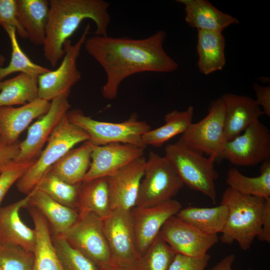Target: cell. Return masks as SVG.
<instances>
[{"label":"cell","instance_id":"cell-1","mask_svg":"<svg viewBox=\"0 0 270 270\" xmlns=\"http://www.w3.org/2000/svg\"><path fill=\"white\" fill-rule=\"evenodd\" d=\"M166 36L165 32L160 30L140 39L96 35L87 38L84 44L86 51L106 74V80L101 89L103 97L115 99L122 82L133 74L176 70L178 64L163 47Z\"/></svg>","mask_w":270,"mask_h":270},{"label":"cell","instance_id":"cell-2","mask_svg":"<svg viewBox=\"0 0 270 270\" xmlns=\"http://www.w3.org/2000/svg\"><path fill=\"white\" fill-rule=\"evenodd\" d=\"M44 46L45 58L54 68L62 58L65 42L86 19L96 26L94 34L108 36L110 3L104 0H50Z\"/></svg>","mask_w":270,"mask_h":270},{"label":"cell","instance_id":"cell-3","mask_svg":"<svg viewBox=\"0 0 270 270\" xmlns=\"http://www.w3.org/2000/svg\"><path fill=\"white\" fill-rule=\"evenodd\" d=\"M266 198L242 194L230 188L224 192L221 204L228 209V216L220 237L222 242L236 241L244 250H249L260 234Z\"/></svg>","mask_w":270,"mask_h":270},{"label":"cell","instance_id":"cell-4","mask_svg":"<svg viewBox=\"0 0 270 270\" xmlns=\"http://www.w3.org/2000/svg\"><path fill=\"white\" fill-rule=\"evenodd\" d=\"M165 158L184 184L202 193L214 204L216 200L214 181L218 174L214 168L216 158H206L180 138L165 147Z\"/></svg>","mask_w":270,"mask_h":270},{"label":"cell","instance_id":"cell-5","mask_svg":"<svg viewBox=\"0 0 270 270\" xmlns=\"http://www.w3.org/2000/svg\"><path fill=\"white\" fill-rule=\"evenodd\" d=\"M88 140V134L71 122L66 114L54 130L38 158L16 182L18 190L28 194L62 156L77 144Z\"/></svg>","mask_w":270,"mask_h":270},{"label":"cell","instance_id":"cell-6","mask_svg":"<svg viewBox=\"0 0 270 270\" xmlns=\"http://www.w3.org/2000/svg\"><path fill=\"white\" fill-rule=\"evenodd\" d=\"M68 120L85 131L89 141L95 146L120 142L136 146L144 149L142 136L151 129L145 121L138 119L136 113L132 114L127 120L120 122L99 121L86 116L79 109L69 110Z\"/></svg>","mask_w":270,"mask_h":270},{"label":"cell","instance_id":"cell-7","mask_svg":"<svg viewBox=\"0 0 270 270\" xmlns=\"http://www.w3.org/2000/svg\"><path fill=\"white\" fill-rule=\"evenodd\" d=\"M184 185L165 157L150 152L146 161L136 206H152L173 199Z\"/></svg>","mask_w":270,"mask_h":270},{"label":"cell","instance_id":"cell-8","mask_svg":"<svg viewBox=\"0 0 270 270\" xmlns=\"http://www.w3.org/2000/svg\"><path fill=\"white\" fill-rule=\"evenodd\" d=\"M104 235L110 255V266L137 270L138 253L130 210H115L103 220Z\"/></svg>","mask_w":270,"mask_h":270},{"label":"cell","instance_id":"cell-9","mask_svg":"<svg viewBox=\"0 0 270 270\" xmlns=\"http://www.w3.org/2000/svg\"><path fill=\"white\" fill-rule=\"evenodd\" d=\"M90 29L89 24L74 44L70 39L64 45V54L58 67L38 77V97L51 102L62 94L69 96L72 87L82 78L77 60Z\"/></svg>","mask_w":270,"mask_h":270},{"label":"cell","instance_id":"cell-10","mask_svg":"<svg viewBox=\"0 0 270 270\" xmlns=\"http://www.w3.org/2000/svg\"><path fill=\"white\" fill-rule=\"evenodd\" d=\"M225 108L222 96L212 101L208 114L192 123L180 138L190 148L208 156L220 158L226 142L224 134Z\"/></svg>","mask_w":270,"mask_h":270},{"label":"cell","instance_id":"cell-11","mask_svg":"<svg viewBox=\"0 0 270 270\" xmlns=\"http://www.w3.org/2000/svg\"><path fill=\"white\" fill-rule=\"evenodd\" d=\"M62 235L72 246L88 258L100 270L110 265V252L102 218L92 214L79 216Z\"/></svg>","mask_w":270,"mask_h":270},{"label":"cell","instance_id":"cell-12","mask_svg":"<svg viewBox=\"0 0 270 270\" xmlns=\"http://www.w3.org/2000/svg\"><path fill=\"white\" fill-rule=\"evenodd\" d=\"M236 166H254L270 159V132L259 120L227 142L220 157Z\"/></svg>","mask_w":270,"mask_h":270},{"label":"cell","instance_id":"cell-13","mask_svg":"<svg viewBox=\"0 0 270 270\" xmlns=\"http://www.w3.org/2000/svg\"><path fill=\"white\" fill-rule=\"evenodd\" d=\"M160 234L176 254L202 257L218 240V234L204 232L176 215L164 224Z\"/></svg>","mask_w":270,"mask_h":270},{"label":"cell","instance_id":"cell-14","mask_svg":"<svg viewBox=\"0 0 270 270\" xmlns=\"http://www.w3.org/2000/svg\"><path fill=\"white\" fill-rule=\"evenodd\" d=\"M68 96L62 94L53 99L46 113L29 126L26 138L19 144V152L14 160L24 162L36 159L54 130L70 110Z\"/></svg>","mask_w":270,"mask_h":270},{"label":"cell","instance_id":"cell-15","mask_svg":"<svg viewBox=\"0 0 270 270\" xmlns=\"http://www.w3.org/2000/svg\"><path fill=\"white\" fill-rule=\"evenodd\" d=\"M182 208L181 204L172 199L147 207L134 206L130 216L138 253L141 257L158 234L165 222Z\"/></svg>","mask_w":270,"mask_h":270},{"label":"cell","instance_id":"cell-16","mask_svg":"<svg viewBox=\"0 0 270 270\" xmlns=\"http://www.w3.org/2000/svg\"><path fill=\"white\" fill-rule=\"evenodd\" d=\"M146 159L140 157L107 177L112 210H130L136 206Z\"/></svg>","mask_w":270,"mask_h":270},{"label":"cell","instance_id":"cell-17","mask_svg":"<svg viewBox=\"0 0 270 270\" xmlns=\"http://www.w3.org/2000/svg\"><path fill=\"white\" fill-rule=\"evenodd\" d=\"M144 151L136 146L120 142L94 145L90 167L83 180L108 177L143 156Z\"/></svg>","mask_w":270,"mask_h":270},{"label":"cell","instance_id":"cell-18","mask_svg":"<svg viewBox=\"0 0 270 270\" xmlns=\"http://www.w3.org/2000/svg\"><path fill=\"white\" fill-rule=\"evenodd\" d=\"M50 102L38 98L18 107H0V138L2 143L12 145L30 122L44 115L50 109Z\"/></svg>","mask_w":270,"mask_h":270},{"label":"cell","instance_id":"cell-19","mask_svg":"<svg viewBox=\"0 0 270 270\" xmlns=\"http://www.w3.org/2000/svg\"><path fill=\"white\" fill-rule=\"evenodd\" d=\"M29 195L4 206L0 207V246L20 247L33 252L36 232L22 220L20 210L26 208Z\"/></svg>","mask_w":270,"mask_h":270},{"label":"cell","instance_id":"cell-20","mask_svg":"<svg viewBox=\"0 0 270 270\" xmlns=\"http://www.w3.org/2000/svg\"><path fill=\"white\" fill-rule=\"evenodd\" d=\"M222 98L225 108L224 134L226 142L240 134L264 114L255 100L249 96L226 94Z\"/></svg>","mask_w":270,"mask_h":270},{"label":"cell","instance_id":"cell-21","mask_svg":"<svg viewBox=\"0 0 270 270\" xmlns=\"http://www.w3.org/2000/svg\"><path fill=\"white\" fill-rule=\"evenodd\" d=\"M184 6L185 21L197 30L222 32L232 24H238L236 18L221 12L206 0H177Z\"/></svg>","mask_w":270,"mask_h":270},{"label":"cell","instance_id":"cell-22","mask_svg":"<svg viewBox=\"0 0 270 270\" xmlns=\"http://www.w3.org/2000/svg\"><path fill=\"white\" fill-rule=\"evenodd\" d=\"M28 204L36 208L46 220L52 234H64L79 218L76 209L62 205L43 192L34 189Z\"/></svg>","mask_w":270,"mask_h":270},{"label":"cell","instance_id":"cell-23","mask_svg":"<svg viewBox=\"0 0 270 270\" xmlns=\"http://www.w3.org/2000/svg\"><path fill=\"white\" fill-rule=\"evenodd\" d=\"M26 208L32 217L36 232L33 251L34 270H64L54 247L46 220L36 208L29 204Z\"/></svg>","mask_w":270,"mask_h":270},{"label":"cell","instance_id":"cell-24","mask_svg":"<svg viewBox=\"0 0 270 270\" xmlns=\"http://www.w3.org/2000/svg\"><path fill=\"white\" fill-rule=\"evenodd\" d=\"M76 210L80 217L92 214L104 220L110 216L112 211L107 177L80 183Z\"/></svg>","mask_w":270,"mask_h":270},{"label":"cell","instance_id":"cell-25","mask_svg":"<svg viewBox=\"0 0 270 270\" xmlns=\"http://www.w3.org/2000/svg\"><path fill=\"white\" fill-rule=\"evenodd\" d=\"M18 20L28 38L36 45H44L48 21V0H16Z\"/></svg>","mask_w":270,"mask_h":270},{"label":"cell","instance_id":"cell-26","mask_svg":"<svg viewBox=\"0 0 270 270\" xmlns=\"http://www.w3.org/2000/svg\"><path fill=\"white\" fill-rule=\"evenodd\" d=\"M94 145L88 140L72 148L53 165L50 171L68 184H80L90 168Z\"/></svg>","mask_w":270,"mask_h":270},{"label":"cell","instance_id":"cell-27","mask_svg":"<svg viewBox=\"0 0 270 270\" xmlns=\"http://www.w3.org/2000/svg\"><path fill=\"white\" fill-rule=\"evenodd\" d=\"M225 38L222 32L198 30V67L204 74L222 70L226 64Z\"/></svg>","mask_w":270,"mask_h":270},{"label":"cell","instance_id":"cell-28","mask_svg":"<svg viewBox=\"0 0 270 270\" xmlns=\"http://www.w3.org/2000/svg\"><path fill=\"white\" fill-rule=\"evenodd\" d=\"M176 216L204 232L218 234L224 228L228 209L221 204L212 208L188 206L182 208Z\"/></svg>","mask_w":270,"mask_h":270},{"label":"cell","instance_id":"cell-29","mask_svg":"<svg viewBox=\"0 0 270 270\" xmlns=\"http://www.w3.org/2000/svg\"><path fill=\"white\" fill-rule=\"evenodd\" d=\"M38 97V78L24 73L0 82V107L22 106Z\"/></svg>","mask_w":270,"mask_h":270},{"label":"cell","instance_id":"cell-30","mask_svg":"<svg viewBox=\"0 0 270 270\" xmlns=\"http://www.w3.org/2000/svg\"><path fill=\"white\" fill-rule=\"evenodd\" d=\"M194 108L190 106L182 111L174 110L164 116L165 124L154 130H150L142 136L144 146L160 147L174 136L182 134L192 123Z\"/></svg>","mask_w":270,"mask_h":270},{"label":"cell","instance_id":"cell-31","mask_svg":"<svg viewBox=\"0 0 270 270\" xmlns=\"http://www.w3.org/2000/svg\"><path fill=\"white\" fill-rule=\"evenodd\" d=\"M260 173L256 177H249L232 168L228 172L226 182L228 188L242 194L270 198V159L262 162Z\"/></svg>","mask_w":270,"mask_h":270},{"label":"cell","instance_id":"cell-32","mask_svg":"<svg viewBox=\"0 0 270 270\" xmlns=\"http://www.w3.org/2000/svg\"><path fill=\"white\" fill-rule=\"evenodd\" d=\"M2 27L10 38L12 54L8 64L6 67H0V82L9 75L17 72L38 78L50 70L35 64L24 52L18 41L14 27L8 25H3Z\"/></svg>","mask_w":270,"mask_h":270},{"label":"cell","instance_id":"cell-33","mask_svg":"<svg viewBox=\"0 0 270 270\" xmlns=\"http://www.w3.org/2000/svg\"><path fill=\"white\" fill-rule=\"evenodd\" d=\"M80 184H68L50 170L34 188L62 205L76 209Z\"/></svg>","mask_w":270,"mask_h":270},{"label":"cell","instance_id":"cell-34","mask_svg":"<svg viewBox=\"0 0 270 270\" xmlns=\"http://www.w3.org/2000/svg\"><path fill=\"white\" fill-rule=\"evenodd\" d=\"M51 236L64 270H100L88 258L72 246L62 234H51Z\"/></svg>","mask_w":270,"mask_h":270},{"label":"cell","instance_id":"cell-35","mask_svg":"<svg viewBox=\"0 0 270 270\" xmlns=\"http://www.w3.org/2000/svg\"><path fill=\"white\" fill-rule=\"evenodd\" d=\"M176 254L160 232L140 257L137 270H168Z\"/></svg>","mask_w":270,"mask_h":270},{"label":"cell","instance_id":"cell-36","mask_svg":"<svg viewBox=\"0 0 270 270\" xmlns=\"http://www.w3.org/2000/svg\"><path fill=\"white\" fill-rule=\"evenodd\" d=\"M0 270H34L33 252L20 247L0 246Z\"/></svg>","mask_w":270,"mask_h":270},{"label":"cell","instance_id":"cell-37","mask_svg":"<svg viewBox=\"0 0 270 270\" xmlns=\"http://www.w3.org/2000/svg\"><path fill=\"white\" fill-rule=\"evenodd\" d=\"M36 160L24 162L14 160L0 173V204L9 189L24 175Z\"/></svg>","mask_w":270,"mask_h":270},{"label":"cell","instance_id":"cell-38","mask_svg":"<svg viewBox=\"0 0 270 270\" xmlns=\"http://www.w3.org/2000/svg\"><path fill=\"white\" fill-rule=\"evenodd\" d=\"M8 25L14 27L16 34L22 38L27 34L17 18L16 0H0V26Z\"/></svg>","mask_w":270,"mask_h":270},{"label":"cell","instance_id":"cell-39","mask_svg":"<svg viewBox=\"0 0 270 270\" xmlns=\"http://www.w3.org/2000/svg\"><path fill=\"white\" fill-rule=\"evenodd\" d=\"M210 258L208 254L202 257L176 254L168 270H204Z\"/></svg>","mask_w":270,"mask_h":270},{"label":"cell","instance_id":"cell-40","mask_svg":"<svg viewBox=\"0 0 270 270\" xmlns=\"http://www.w3.org/2000/svg\"><path fill=\"white\" fill-rule=\"evenodd\" d=\"M253 88L256 94L255 100L260 107L264 114L270 116V86H262L258 83H254Z\"/></svg>","mask_w":270,"mask_h":270},{"label":"cell","instance_id":"cell-41","mask_svg":"<svg viewBox=\"0 0 270 270\" xmlns=\"http://www.w3.org/2000/svg\"><path fill=\"white\" fill-rule=\"evenodd\" d=\"M19 144L17 142L12 145L0 144V173L16 158L19 152Z\"/></svg>","mask_w":270,"mask_h":270},{"label":"cell","instance_id":"cell-42","mask_svg":"<svg viewBox=\"0 0 270 270\" xmlns=\"http://www.w3.org/2000/svg\"><path fill=\"white\" fill-rule=\"evenodd\" d=\"M257 238L262 242H270V198L265 200L261 230Z\"/></svg>","mask_w":270,"mask_h":270},{"label":"cell","instance_id":"cell-43","mask_svg":"<svg viewBox=\"0 0 270 270\" xmlns=\"http://www.w3.org/2000/svg\"><path fill=\"white\" fill-rule=\"evenodd\" d=\"M235 260V256L234 254H230L220 260L210 270H232V265ZM246 270H252L248 268Z\"/></svg>","mask_w":270,"mask_h":270},{"label":"cell","instance_id":"cell-44","mask_svg":"<svg viewBox=\"0 0 270 270\" xmlns=\"http://www.w3.org/2000/svg\"><path fill=\"white\" fill-rule=\"evenodd\" d=\"M100 270H128L118 268V267H116V266H112L110 265L108 267H106Z\"/></svg>","mask_w":270,"mask_h":270},{"label":"cell","instance_id":"cell-45","mask_svg":"<svg viewBox=\"0 0 270 270\" xmlns=\"http://www.w3.org/2000/svg\"><path fill=\"white\" fill-rule=\"evenodd\" d=\"M5 58L4 56L0 54V67L3 66Z\"/></svg>","mask_w":270,"mask_h":270},{"label":"cell","instance_id":"cell-46","mask_svg":"<svg viewBox=\"0 0 270 270\" xmlns=\"http://www.w3.org/2000/svg\"><path fill=\"white\" fill-rule=\"evenodd\" d=\"M2 142H1V140H0V144H2Z\"/></svg>","mask_w":270,"mask_h":270}]
</instances>
